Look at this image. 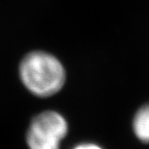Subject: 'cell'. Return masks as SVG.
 Here are the masks:
<instances>
[{
	"mask_svg": "<svg viewBox=\"0 0 149 149\" xmlns=\"http://www.w3.org/2000/svg\"><path fill=\"white\" fill-rule=\"evenodd\" d=\"M20 76L27 90L40 97L58 93L66 79L59 60L44 51H33L24 57L20 65Z\"/></svg>",
	"mask_w": 149,
	"mask_h": 149,
	"instance_id": "obj_1",
	"label": "cell"
},
{
	"mask_svg": "<svg viewBox=\"0 0 149 149\" xmlns=\"http://www.w3.org/2000/svg\"><path fill=\"white\" fill-rule=\"evenodd\" d=\"M67 120L54 111H46L35 116L25 136L28 149H60L68 134Z\"/></svg>",
	"mask_w": 149,
	"mask_h": 149,
	"instance_id": "obj_2",
	"label": "cell"
},
{
	"mask_svg": "<svg viewBox=\"0 0 149 149\" xmlns=\"http://www.w3.org/2000/svg\"><path fill=\"white\" fill-rule=\"evenodd\" d=\"M133 131L139 141L149 144V103L136 113L133 119Z\"/></svg>",
	"mask_w": 149,
	"mask_h": 149,
	"instance_id": "obj_3",
	"label": "cell"
},
{
	"mask_svg": "<svg viewBox=\"0 0 149 149\" xmlns=\"http://www.w3.org/2000/svg\"><path fill=\"white\" fill-rule=\"evenodd\" d=\"M72 149H104L101 145L95 143V142H81L78 143L77 145H75L74 147H72Z\"/></svg>",
	"mask_w": 149,
	"mask_h": 149,
	"instance_id": "obj_4",
	"label": "cell"
}]
</instances>
